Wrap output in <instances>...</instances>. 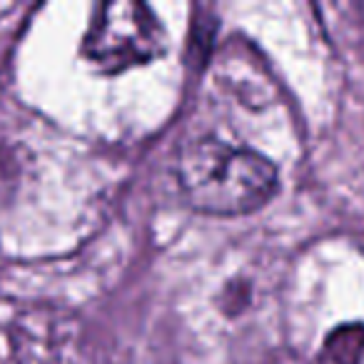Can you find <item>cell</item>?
Instances as JSON below:
<instances>
[{
    "mask_svg": "<svg viewBox=\"0 0 364 364\" xmlns=\"http://www.w3.org/2000/svg\"><path fill=\"white\" fill-rule=\"evenodd\" d=\"M165 31L142 3L115 0L97 8L82 41V53L100 73H122L147 65L165 53Z\"/></svg>",
    "mask_w": 364,
    "mask_h": 364,
    "instance_id": "cell-2",
    "label": "cell"
},
{
    "mask_svg": "<svg viewBox=\"0 0 364 364\" xmlns=\"http://www.w3.org/2000/svg\"><path fill=\"white\" fill-rule=\"evenodd\" d=\"M177 177L188 203L218 218L255 213L277 193V170L267 157L218 137H198L182 147Z\"/></svg>",
    "mask_w": 364,
    "mask_h": 364,
    "instance_id": "cell-1",
    "label": "cell"
},
{
    "mask_svg": "<svg viewBox=\"0 0 364 364\" xmlns=\"http://www.w3.org/2000/svg\"><path fill=\"white\" fill-rule=\"evenodd\" d=\"M332 364H359L364 357V324H342L324 342Z\"/></svg>",
    "mask_w": 364,
    "mask_h": 364,
    "instance_id": "cell-3",
    "label": "cell"
}]
</instances>
